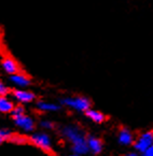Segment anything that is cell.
I'll list each match as a JSON object with an SVG mask.
<instances>
[{
    "label": "cell",
    "instance_id": "obj_17",
    "mask_svg": "<svg viewBox=\"0 0 153 156\" xmlns=\"http://www.w3.org/2000/svg\"><path fill=\"white\" fill-rule=\"evenodd\" d=\"M40 126L42 127V128L44 129H53L54 128V124H53L51 121H41V123H40Z\"/></svg>",
    "mask_w": 153,
    "mask_h": 156
},
{
    "label": "cell",
    "instance_id": "obj_15",
    "mask_svg": "<svg viewBox=\"0 0 153 156\" xmlns=\"http://www.w3.org/2000/svg\"><path fill=\"white\" fill-rule=\"evenodd\" d=\"M12 136V133L8 129H0V144H2L5 141L9 140Z\"/></svg>",
    "mask_w": 153,
    "mask_h": 156
},
{
    "label": "cell",
    "instance_id": "obj_2",
    "mask_svg": "<svg viewBox=\"0 0 153 156\" xmlns=\"http://www.w3.org/2000/svg\"><path fill=\"white\" fill-rule=\"evenodd\" d=\"M62 105L79 112H85L91 108V101L86 97H68L63 99Z\"/></svg>",
    "mask_w": 153,
    "mask_h": 156
},
{
    "label": "cell",
    "instance_id": "obj_12",
    "mask_svg": "<svg viewBox=\"0 0 153 156\" xmlns=\"http://www.w3.org/2000/svg\"><path fill=\"white\" fill-rule=\"evenodd\" d=\"M85 113H86V116L89 117V119H91L92 121L95 123L100 124V123L106 121V115L104 114V113H101L100 111L93 110V109H87V110L85 111Z\"/></svg>",
    "mask_w": 153,
    "mask_h": 156
},
{
    "label": "cell",
    "instance_id": "obj_20",
    "mask_svg": "<svg viewBox=\"0 0 153 156\" xmlns=\"http://www.w3.org/2000/svg\"><path fill=\"white\" fill-rule=\"evenodd\" d=\"M124 156H139V154L136 153V152H130V153H127L126 155Z\"/></svg>",
    "mask_w": 153,
    "mask_h": 156
},
{
    "label": "cell",
    "instance_id": "obj_8",
    "mask_svg": "<svg viewBox=\"0 0 153 156\" xmlns=\"http://www.w3.org/2000/svg\"><path fill=\"white\" fill-rule=\"evenodd\" d=\"M86 144L89 151L92 152L93 154H99L103 150L101 140H99L98 138L94 137V136H89V137L86 138Z\"/></svg>",
    "mask_w": 153,
    "mask_h": 156
},
{
    "label": "cell",
    "instance_id": "obj_3",
    "mask_svg": "<svg viewBox=\"0 0 153 156\" xmlns=\"http://www.w3.org/2000/svg\"><path fill=\"white\" fill-rule=\"evenodd\" d=\"M30 142L38 147L39 149L43 150L44 152L52 151V141L48 133H34L30 138Z\"/></svg>",
    "mask_w": 153,
    "mask_h": 156
},
{
    "label": "cell",
    "instance_id": "obj_10",
    "mask_svg": "<svg viewBox=\"0 0 153 156\" xmlns=\"http://www.w3.org/2000/svg\"><path fill=\"white\" fill-rule=\"evenodd\" d=\"M119 143L122 145H130L134 143V136H133L132 131L127 128H122L119 131Z\"/></svg>",
    "mask_w": 153,
    "mask_h": 156
},
{
    "label": "cell",
    "instance_id": "obj_6",
    "mask_svg": "<svg viewBox=\"0 0 153 156\" xmlns=\"http://www.w3.org/2000/svg\"><path fill=\"white\" fill-rule=\"evenodd\" d=\"M13 97L21 103L32 102L36 99V96H35L34 93L24 90H15L13 92Z\"/></svg>",
    "mask_w": 153,
    "mask_h": 156
},
{
    "label": "cell",
    "instance_id": "obj_14",
    "mask_svg": "<svg viewBox=\"0 0 153 156\" xmlns=\"http://www.w3.org/2000/svg\"><path fill=\"white\" fill-rule=\"evenodd\" d=\"M13 116V119H16V117L22 116L23 114H25V110L22 106H14V108L12 109V111L10 112Z\"/></svg>",
    "mask_w": 153,
    "mask_h": 156
},
{
    "label": "cell",
    "instance_id": "obj_7",
    "mask_svg": "<svg viewBox=\"0 0 153 156\" xmlns=\"http://www.w3.org/2000/svg\"><path fill=\"white\" fill-rule=\"evenodd\" d=\"M11 82L13 83L14 85H16L17 87L20 88H24L27 87L28 85L30 84V80L26 74L22 73V72H16L14 74H11V78H10Z\"/></svg>",
    "mask_w": 153,
    "mask_h": 156
},
{
    "label": "cell",
    "instance_id": "obj_4",
    "mask_svg": "<svg viewBox=\"0 0 153 156\" xmlns=\"http://www.w3.org/2000/svg\"><path fill=\"white\" fill-rule=\"evenodd\" d=\"M152 145H153V133L151 130L142 133L137 138V140L134 142L135 150L140 152V153H142L144 150L148 149L149 147H152Z\"/></svg>",
    "mask_w": 153,
    "mask_h": 156
},
{
    "label": "cell",
    "instance_id": "obj_9",
    "mask_svg": "<svg viewBox=\"0 0 153 156\" xmlns=\"http://www.w3.org/2000/svg\"><path fill=\"white\" fill-rule=\"evenodd\" d=\"M1 65H2L3 70L9 74H14V73H16V72L20 71L18 64L11 57H5L2 60V62H1Z\"/></svg>",
    "mask_w": 153,
    "mask_h": 156
},
{
    "label": "cell",
    "instance_id": "obj_11",
    "mask_svg": "<svg viewBox=\"0 0 153 156\" xmlns=\"http://www.w3.org/2000/svg\"><path fill=\"white\" fill-rule=\"evenodd\" d=\"M37 108L39 109L40 111H42V112H54V111L60 110V107L58 105H56V103L40 100L37 102Z\"/></svg>",
    "mask_w": 153,
    "mask_h": 156
},
{
    "label": "cell",
    "instance_id": "obj_1",
    "mask_svg": "<svg viewBox=\"0 0 153 156\" xmlns=\"http://www.w3.org/2000/svg\"><path fill=\"white\" fill-rule=\"evenodd\" d=\"M62 135L70 142L71 150L73 153L84 155L89 152L86 144V137L83 131L77 126H65L62 130Z\"/></svg>",
    "mask_w": 153,
    "mask_h": 156
},
{
    "label": "cell",
    "instance_id": "obj_21",
    "mask_svg": "<svg viewBox=\"0 0 153 156\" xmlns=\"http://www.w3.org/2000/svg\"><path fill=\"white\" fill-rule=\"evenodd\" d=\"M68 156H81V155H79V154H77V153H72V154H70V155H68Z\"/></svg>",
    "mask_w": 153,
    "mask_h": 156
},
{
    "label": "cell",
    "instance_id": "obj_13",
    "mask_svg": "<svg viewBox=\"0 0 153 156\" xmlns=\"http://www.w3.org/2000/svg\"><path fill=\"white\" fill-rule=\"evenodd\" d=\"M14 108V103L7 96H0V113H10Z\"/></svg>",
    "mask_w": 153,
    "mask_h": 156
},
{
    "label": "cell",
    "instance_id": "obj_16",
    "mask_svg": "<svg viewBox=\"0 0 153 156\" xmlns=\"http://www.w3.org/2000/svg\"><path fill=\"white\" fill-rule=\"evenodd\" d=\"M9 140H11L12 142L14 143H17V144H24V143L27 142V139L23 136H20V135H12L10 137Z\"/></svg>",
    "mask_w": 153,
    "mask_h": 156
},
{
    "label": "cell",
    "instance_id": "obj_5",
    "mask_svg": "<svg viewBox=\"0 0 153 156\" xmlns=\"http://www.w3.org/2000/svg\"><path fill=\"white\" fill-rule=\"evenodd\" d=\"M14 122L18 128H21L24 131H27V133H30L35 129V121L26 114L14 119Z\"/></svg>",
    "mask_w": 153,
    "mask_h": 156
},
{
    "label": "cell",
    "instance_id": "obj_19",
    "mask_svg": "<svg viewBox=\"0 0 153 156\" xmlns=\"http://www.w3.org/2000/svg\"><path fill=\"white\" fill-rule=\"evenodd\" d=\"M141 154L142 156H153V145L152 147H149L148 149H146Z\"/></svg>",
    "mask_w": 153,
    "mask_h": 156
},
{
    "label": "cell",
    "instance_id": "obj_18",
    "mask_svg": "<svg viewBox=\"0 0 153 156\" xmlns=\"http://www.w3.org/2000/svg\"><path fill=\"white\" fill-rule=\"evenodd\" d=\"M8 93H9V88H8V86L7 85H5L1 81H0V96H7Z\"/></svg>",
    "mask_w": 153,
    "mask_h": 156
}]
</instances>
